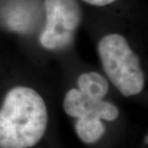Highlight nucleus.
<instances>
[{"label": "nucleus", "mask_w": 148, "mask_h": 148, "mask_svg": "<svg viewBox=\"0 0 148 148\" xmlns=\"http://www.w3.org/2000/svg\"><path fill=\"white\" fill-rule=\"evenodd\" d=\"M48 124L43 98L28 87H16L0 107V148H31L40 143Z\"/></svg>", "instance_id": "nucleus-1"}, {"label": "nucleus", "mask_w": 148, "mask_h": 148, "mask_svg": "<svg viewBox=\"0 0 148 148\" xmlns=\"http://www.w3.org/2000/svg\"><path fill=\"white\" fill-rule=\"evenodd\" d=\"M98 53L104 71L122 95H137L143 90L144 75L138 56L119 34L103 37Z\"/></svg>", "instance_id": "nucleus-2"}, {"label": "nucleus", "mask_w": 148, "mask_h": 148, "mask_svg": "<svg viewBox=\"0 0 148 148\" xmlns=\"http://www.w3.org/2000/svg\"><path fill=\"white\" fill-rule=\"evenodd\" d=\"M46 25L40 44L47 50H60L69 45L82 21V11L76 0H44Z\"/></svg>", "instance_id": "nucleus-3"}, {"label": "nucleus", "mask_w": 148, "mask_h": 148, "mask_svg": "<svg viewBox=\"0 0 148 148\" xmlns=\"http://www.w3.org/2000/svg\"><path fill=\"white\" fill-rule=\"evenodd\" d=\"M64 110L71 117H96L107 121H114L119 115L116 106L103 99H96L71 88L66 93L64 99Z\"/></svg>", "instance_id": "nucleus-4"}, {"label": "nucleus", "mask_w": 148, "mask_h": 148, "mask_svg": "<svg viewBox=\"0 0 148 148\" xmlns=\"http://www.w3.org/2000/svg\"><path fill=\"white\" fill-rule=\"evenodd\" d=\"M80 91L96 99H103L108 93V81L101 74L97 72H86L79 76L78 80Z\"/></svg>", "instance_id": "nucleus-5"}, {"label": "nucleus", "mask_w": 148, "mask_h": 148, "mask_svg": "<svg viewBox=\"0 0 148 148\" xmlns=\"http://www.w3.org/2000/svg\"><path fill=\"white\" fill-rule=\"evenodd\" d=\"M77 136L85 143H94L105 133V126L99 118L96 117H80L75 123Z\"/></svg>", "instance_id": "nucleus-6"}, {"label": "nucleus", "mask_w": 148, "mask_h": 148, "mask_svg": "<svg viewBox=\"0 0 148 148\" xmlns=\"http://www.w3.org/2000/svg\"><path fill=\"white\" fill-rule=\"evenodd\" d=\"M83 1L88 3L90 5H93V6H106V5H109L111 3L114 2L115 0H83Z\"/></svg>", "instance_id": "nucleus-7"}]
</instances>
